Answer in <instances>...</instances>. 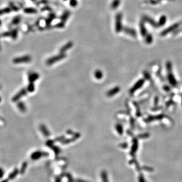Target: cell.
<instances>
[{
  "label": "cell",
  "mask_w": 182,
  "mask_h": 182,
  "mask_svg": "<svg viewBox=\"0 0 182 182\" xmlns=\"http://www.w3.org/2000/svg\"><path fill=\"white\" fill-rule=\"evenodd\" d=\"M32 1H34V0H32Z\"/></svg>",
  "instance_id": "27"
},
{
  "label": "cell",
  "mask_w": 182,
  "mask_h": 182,
  "mask_svg": "<svg viewBox=\"0 0 182 182\" xmlns=\"http://www.w3.org/2000/svg\"><path fill=\"white\" fill-rule=\"evenodd\" d=\"M38 76L37 74H35V73H34V74H32L30 76H29V80L30 82H34V80H36L38 79Z\"/></svg>",
  "instance_id": "16"
},
{
  "label": "cell",
  "mask_w": 182,
  "mask_h": 182,
  "mask_svg": "<svg viewBox=\"0 0 182 182\" xmlns=\"http://www.w3.org/2000/svg\"><path fill=\"white\" fill-rule=\"evenodd\" d=\"M63 1H67V0H63Z\"/></svg>",
  "instance_id": "26"
},
{
  "label": "cell",
  "mask_w": 182,
  "mask_h": 182,
  "mask_svg": "<svg viewBox=\"0 0 182 182\" xmlns=\"http://www.w3.org/2000/svg\"><path fill=\"white\" fill-rule=\"evenodd\" d=\"M140 32H141V34L143 36H147V30H146V28H145V26L143 24V22H141L140 23Z\"/></svg>",
  "instance_id": "12"
},
{
  "label": "cell",
  "mask_w": 182,
  "mask_h": 182,
  "mask_svg": "<svg viewBox=\"0 0 182 182\" xmlns=\"http://www.w3.org/2000/svg\"><path fill=\"white\" fill-rule=\"evenodd\" d=\"M152 40H153V39H152V37L151 35L148 34L146 36V42L147 43H148V44L151 43L152 42Z\"/></svg>",
  "instance_id": "22"
},
{
  "label": "cell",
  "mask_w": 182,
  "mask_h": 182,
  "mask_svg": "<svg viewBox=\"0 0 182 182\" xmlns=\"http://www.w3.org/2000/svg\"><path fill=\"white\" fill-rule=\"evenodd\" d=\"M143 19H144V20H145V21L149 23V24H151V25H152L153 26H154V27L159 26L158 24H156V23L154 20H153L152 19H151L149 17L147 16H144L143 17Z\"/></svg>",
  "instance_id": "9"
},
{
  "label": "cell",
  "mask_w": 182,
  "mask_h": 182,
  "mask_svg": "<svg viewBox=\"0 0 182 182\" xmlns=\"http://www.w3.org/2000/svg\"><path fill=\"white\" fill-rule=\"evenodd\" d=\"M163 118V115H159L158 116H152V117H150V118H149L148 119V121H152L153 120H160L162 118Z\"/></svg>",
  "instance_id": "18"
},
{
  "label": "cell",
  "mask_w": 182,
  "mask_h": 182,
  "mask_svg": "<svg viewBox=\"0 0 182 182\" xmlns=\"http://www.w3.org/2000/svg\"><path fill=\"white\" fill-rule=\"evenodd\" d=\"M95 76L97 78H100L102 77V72L100 70H97L96 72V73H95Z\"/></svg>",
  "instance_id": "24"
},
{
  "label": "cell",
  "mask_w": 182,
  "mask_h": 182,
  "mask_svg": "<svg viewBox=\"0 0 182 182\" xmlns=\"http://www.w3.org/2000/svg\"><path fill=\"white\" fill-rule=\"evenodd\" d=\"M102 180H103V182H108L107 176V174L106 172H104L102 173Z\"/></svg>",
  "instance_id": "21"
},
{
  "label": "cell",
  "mask_w": 182,
  "mask_h": 182,
  "mask_svg": "<svg viewBox=\"0 0 182 182\" xmlns=\"http://www.w3.org/2000/svg\"><path fill=\"white\" fill-rule=\"evenodd\" d=\"M17 107L18 108V109L21 111H25L26 110V106L25 105L22 103V102H20L19 103V104L17 105Z\"/></svg>",
  "instance_id": "17"
},
{
  "label": "cell",
  "mask_w": 182,
  "mask_h": 182,
  "mask_svg": "<svg viewBox=\"0 0 182 182\" xmlns=\"http://www.w3.org/2000/svg\"><path fill=\"white\" fill-rule=\"evenodd\" d=\"M26 94V91L24 90H20L19 92L16 94L14 97L13 98V101L15 102V101L18 100L19 99H20L22 96H24Z\"/></svg>",
  "instance_id": "7"
},
{
  "label": "cell",
  "mask_w": 182,
  "mask_h": 182,
  "mask_svg": "<svg viewBox=\"0 0 182 182\" xmlns=\"http://www.w3.org/2000/svg\"><path fill=\"white\" fill-rule=\"evenodd\" d=\"M77 0H70V6L72 7H75L78 5Z\"/></svg>",
  "instance_id": "20"
},
{
  "label": "cell",
  "mask_w": 182,
  "mask_h": 182,
  "mask_svg": "<svg viewBox=\"0 0 182 182\" xmlns=\"http://www.w3.org/2000/svg\"><path fill=\"white\" fill-rule=\"evenodd\" d=\"M120 0H113L111 4V8L113 10L116 9L120 5Z\"/></svg>",
  "instance_id": "10"
},
{
  "label": "cell",
  "mask_w": 182,
  "mask_h": 182,
  "mask_svg": "<svg viewBox=\"0 0 182 182\" xmlns=\"http://www.w3.org/2000/svg\"><path fill=\"white\" fill-rule=\"evenodd\" d=\"M56 18V15L54 13H51L48 17V18L47 20V24L50 25V24L52 22V21Z\"/></svg>",
  "instance_id": "14"
},
{
  "label": "cell",
  "mask_w": 182,
  "mask_h": 182,
  "mask_svg": "<svg viewBox=\"0 0 182 182\" xmlns=\"http://www.w3.org/2000/svg\"><path fill=\"white\" fill-rule=\"evenodd\" d=\"M144 82V80H139L137 82H136L134 84V86L130 90V92L132 93L134 92H135L136 90H137L138 89H139L140 88H141Z\"/></svg>",
  "instance_id": "5"
},
{
  "label": "cell",
  "mask_w": 182,
  "mask_h": 182,
  "mask_svg": "<svg viewBox=\"0 0 182 182\" xmlns=\"http://www.w3.org/2000/svg\"><path fill=\"white\" fill-rule=\"evenodd\" d=\"M1 97H0V102H1Z\"/></svg>",
  "instance_id": "25"
},
{
  "label": "cell",
  "mask_w": 182,
  "mask_h": 182,
  "mask_svg": "<svg viewBox=\"0 0 182 182\" xmlns=\"http://www.w3.org/2000/svg\"><path fill=\"white\" fill-rule=\"evenodd\" d=\"M168 74V80L170 83L173 86H176V81L172 72V71H169Z\"/></svg>",
  "instance_id": "6"
},
{
  "label": "cell",
  "mask_w": 182,
  "mask_h": 182,
  "mask_svg": "<svg viewBox=\"0 0 182 182\" xmlns=\"http://www.w3.org/2000/svg\"><path fill=\"white\" fill-rule=\"evenodd\" d=\"M65 56H66V55L64 53H60V54H59L58 55H56L55 56L50 58L48 60L47 63L48 64L51 65L52 64H53V63L63 59L65 57Z\"/></svg>",
  "instance_id": "2"
},
{
  "label": "cell",
  "mask_w": 182,
  "mask_h": 182,
  "mask_svg": "<svg viewBox=\"0 0 182 182\" xmlns=\"http://www.w3.org/2000/svg\"></svg>",
  "instance_id": "28"
},
{
  "label": "cell",
  "mask_w": 182,
  "mask_h": 182,
  "mask_svg": "<svg viewBox=\"0 0 182 182\" xmlns=\"http://www.w3.org/2000/svg\"><path fill=\"white\" fill-rule=\"evenodd\" d=\"M31 58L29 56H26L24 57H22L18 59H16L15 62L16 63H22V62H28L30 60Z\"/></svg>",
  "instance_id": "11"
},
{
  "label": "cell",
  "mask_w": 182,
  "mask_h": 182,
  "mask_svg": "<svg viewBox=\"0 0 182 182\" xmlns=\"http://www.w3.org/2000/svg\"><path fill=\"white\" fill-rule=\"evenodd\" d=\"M70 15V11H65L64 12H63V13L60 16V19L61 20V21H62V22L65 23V22H66L67 20H68V19L69 18Z\"/></svg>",
  "instance_id": "8"
},
{
  "label": "cell",
  "mask_w": 182,
  "mask_h": 182,
  "mask_svg": "<svg viewBox=\"0 0 182 182\" xmlns=\"http://www.w3.org/2000/svg\"><path fill=\"white\" fill-rule=\"evenodd\" d=\"M123 30L124 33L132 36V37L135 38L136 36V30L132 28L129 27H125L123 28Z\"/></svg>",
  "instance_id": "3"
},
{
  "label": "cell",
  "mask_w": 182,
  "mask_h": 182,
  "mask_svg": "<svg viewBox=\"0 0 182 182\" xmlns=\"http://www.w3.org/2000/svg\"><path fill=\"white\" fill-rule=\"evenodd\" d=\"M55 26L58 28H62L65 26V23L62 21H60L55 25Z\"/></svg>",
  "instance_id": "19"
},
{
  "label": "cell",
  "mask_w": 182,
  "mask_h": 182,
  "mask_svg": "<svg viewBox=\"0 0 182 182\" xmlns=\"http://www.w3.org/2000/svg\"><path fill=\"white\" fill-rule=\"evenodd\" d=\"M42 153L41 152H39V151H37L36 152L34 153L32 155V158L33 159H34V160H36V159H38L40 158V157H42Z\"/></svg>",
  "instance_id": "13"
},
{
  "label": "cell",
  "mask_w": 182,
  "mask_h": 182,
  "mask_svg": "<svg viewBox=\"0 0 182 182\" xmlns=\"http://www.w3.org/2000/svg\"><path fill=\"white\" fill-rule=\"evenodd\" d=\"M166 17L165 16H162L160 18V19H159V23H158V26H162L166 24Z\"/></svg>",
  "instance_id": "15"
},
{
  "label": "cell",
  "mask_w": 182,
  "mask_h": 182,
  "mask_svg": "<svg viewBox=\"0 0 182 182\" xmlns=\"http://www.w3.org/2000/svg\"><path fill=\"white\" fill-rule=\"evenodd\" d=\"M119 90H120L119 88H114L113 90H111L110 92H109L108 94L110 96H111V95H114L117 92H118V91Z\"/></svg>",
  "instance_id": "23"
},
{
  "label": "cell",
  "mask_w": 182,
  "mask_h": 182,
  "mask_svg": "<svg viewBox=\"0 0 182 182\" xmlns=\"http://www.w3.org/2000/svg\"><path fill=\"white\" fill-rule=\"evenodd\" d=\"M73 44H74L72 42H69L66 43L61 48L60 50V53H64L66 51L70 49L73 46Z\"/></svg>",
  "instance_id": "4"
},
{
  "label": "cell",
  "mask_w": 182,
  "mask_h": 182,
  "mask_svg": "<svg viewBox=\"0 0 182 182\" xmlns=\"http://www.w3.org/2000/svg\"><path fill=\"white\" fill-rule=\"evenodd\" d=\"M122 14L121 13H118L116 16L115 28L117 33H120L122 30Z\"/></svg>",
  "instance_id": "1"
}]
</instances>
